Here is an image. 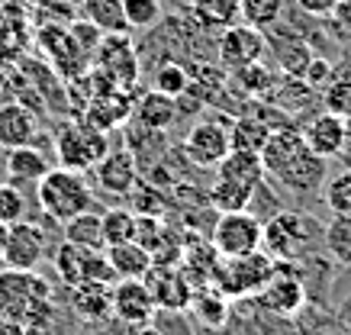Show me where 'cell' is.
I'll list each match as a JSON object with an SVG mask.
<instances>
[{"label":"cell","instance_id":"f6af8a7d","mask_svg":"<svg viewBox=\"0 0 351 335\" xmlns=\"http://www.w3.org/2000/svg\"><path fill=\"white\" fill-rule=\"evenodd\" d=\"M126 335H161V329L155 323H142V325H129Z\"/></svg>","mask_w":351,"mask_h":335},{"label":"cell","instance_id":"c3c4849f","mask_svg":"<svg viewBox=\"0 0 351 335\" xmlns=\"http://www.w3.org/2000/svg\"><path fill=\"white\" fill-rule=\"evenodd\" d=\"M274 335H290V332H274Z\"/></svg>","mask_w":351,"mask_h":335},{"label":"cell","instance_id":"ba28073f","mask_svg":"<svg viewBox=\"0 0 351 335\" xmlns=\"http://www.w3.org/2000/svg\"><path fill=\"white\" fill-rule=\"evenodd\" d=\"M184 155L197 168H216L229 155V123L223 119H197L184 136Z\"/></svg>","mask_w":351,"mask_h":335},{"label":"cell","instance_id":"e0dca14e","mask_svg":"<svg viewBox=\"0 0 351 335\" xmlns=\"http://www.w3.org/2000/svg\"><path fill=\"white\" fill-rule=\"evenodd\" d=\"M36 136H39V119L23 103H3L0 107V149L32 145Z\"/></svg>","mask_w":351,"mask_h":335},{"label":"cell","instance_id":"8fae6325","mask_svg":"<svg viewBox=\"0 0 351 335\" xmlns=\"http://www.w3.org/2000/svg\"><path fill=\"white\" fill-rule=\"evenodd\" d=\"M265 36H261V29H255V26H229V29H223L219 33V65L226 68V71H242V68L255 65V62H261L265 58Z\"/></svg>","mask_w":351,"mask_h":335},{"label":"cell","instance_id":"83f0119b","mask_svg":"<svg viewBox=\"0 0 351 335\" xmlns=\"http://www.w3.org/2000/svg\"><path fill=\"white\" fill-rule=\"evenodd\" d=\"M81 20L97 26L100 33H129L123 0H81Z\"/></svg>","mask_w":351,"mask_h":335},{"label":"cell","instance_id":"74e56055","mask_svg":"<svg viewBox=\"0 0 351 335\" xmlns=\"http://www.w3.org/2000/svg\"><path fill=\"white\" fill-rule=\"evenodd\" d=\"M119 277L113 264H110L107 251H87L84 255V277L81 284H97V287H113Z\"/></svg>","mask_w":351,"mask_h":335},{"label":"cell","instance_id":"4fadbf2b","mask_svg":"<svg viewBox=\"0 0 351 335\" xmlns=\"http://www.w3.org/2000/svg\"><path fill=\"white\" fill-rule=\"evenodd\" d=\"M90 171H94L97 187L110 197H129L138 187V162L129 149L107 151Z\"/></svg>","mask_w":351,"mask_h":335},{"label":"cell","instance_id":"d6a6232c","mask_svg":"<svg viewBox=\"0 0 351 335\" xmlns=\"http://www.w3.org/2000/svg\"><path fill=\"white\" fill-rule=\"evenodd\" d=\"M100 223H104V242L107 245H119V242H132L136 238V223L138 216L132 210H107V213H100Z\"/></svg>","mask_w":351,"mask_h":335},{"label":"cell","instance_id":"9a60e30c","mask_svg":"<svg viewBox=\"0 0 351 335\" xmlns=\"http://www.w3.org/2000/svg\"><path fill=\"white\" fill-rule=\"evenodd\" d=\"M300 136H303V142H306V149L313 151V155L335 158V155H341L345 145H348V119L322 110L319 116H313L306 126L300 129Z\"/></svg>","mask_w":351,"mask_h":335},{"label":"cell","instance_id":"f1b7e54d","mask_svg":"<svg viewBox=\"0 0 351 335\" xmlns=\"http://www.w3.org/2000/svg\"><path fill=\"white\" fill-rule=\"evenodd\" d=\"M271 139V126L258 116H239L229 123V149L261 155L265 142Z\"/></svg>","mask_w":351,"mask_h":335},{"label":"cell","instance_id":"ee69618b","mask_svg":"<svg viewBox=\"0 0 351 335\" xmlns=\"http://www.w3.org/2000/svg\"><path fill=\"white\" fill-rule=\"evenodd\" d=\"M332 20L339 23L341 29L351 33V0H335V10H332Z\"/></svg>","mask_w":351,"mask_h":335},{"label":"cell","instance_id":"d4e9b609","mask_svg":"<svg viewBox=\"0 0 351 335\" xmlns=\"http://www.w3.org/2000/svg\"><path fill=\"white\" fill-rule=\"evenodd\" d=\"M216 177H229V181H239V184L261 187L265 184V177H267V171H265V164H261V155L229 149V155L216 164Z\"/></svg>","mask_w":351,"mask_h":335},{"label":"cell","instance_id":"5b68a950","mask_svg":"<svg viewBox=\"0 0 351 335\" xmlns=\"http://www.w3.org/2000/svg\"><path fill=\"white\" fill-rule=\"evenodd\" d=\"M258 303V310H265L271 316H300V310H306V284L300 277L297 261H277L274 277L252 297Z\"/></svg>","mask_w":351,"mask_h":335},{"label":"cell","instance_id":"7402d4cb","mask_svg":"<svg viewBox=\"0 0 351 335\" xmlns=\"http://www.w3.org/2000/svg\"><path fill=\"white\" fill-rule=\"evenodd\" d=\"M107 258L110 264H113V271H117L119 281H126V277H145L152 271V255L145 245H138L136 238L132 242H119V245H107Z\"/></svg>","mask_w":351,"mask_h":335},{"label":"cell","instance_id":"bcb514c9","mask_svg":"<svg viewBox=\"0 0 351 335\" xmlns=\"http://www.w3.org/2000/svg\"><path fill=\"white\" fill-rule=\"evenodd\" d=\"M7 232H10V226H3V223H0V258H3V245H7Z\"/></svg>","mask_w":351,"mask_h":335},{"label":"cell","instance_id":"7a4b0ae2","mask_svg":"<svg viewBox=\"0 0 351 335\" xmlns=\"http://www.w3.org/2000/svg\"><path fill=\"white\" fill-rule=\"evenodd\" d=\"M36 200L45 216L55 223H68L71 216L97 206V197L84 181V174L71 168H49V174L36 184Z\"/></svg>","mask_w":351,"mask_h":335},{"label":"cell","instance_id":"ac0fdd59","mask_svg":"<svg viewBox=\"0 0 351 335\" xmlns=\"http://www.w3.org/2000/svg\"><path fill=\"white\" fill-rule=\"evenodd\" d=\"M132 119H136L142 129L149 132H165L178 123V103L174 97H165L158 90H149L132 103Z\"/></svg>","mask_w":351,"mask_h":335},{"label":"cell","instance_id":"b9f144b4","mask_svg":"<svg viewBox=\"0 0 351 335\" xmlns=\"http://www.w3.org/2000/svg\"><path fill=\"white\" fill-rule=\"evenodd\" d=\"M297 7L309 16H332L335 10V0H297Z\"/></svg>","mask_w":351,"mask_h":335},{"label":"cell","instance_id":"836d02e7","mask_svg":"<svg viewBox=\"0 0 351 335\" xmlns=\"http://www.w3.org/2000/svg\"><path fill=\"white\" fill-rule=\"evenodd\" d=\"M187 87H191V75H187V68L178 65V62H165V65L155 68V75H152V90H158L165 97H181L187 94Z\"/></svg>","mask_w":351,"mask_h":335},{"label":"cell","instance_id":"44dd1931","mask_svg":"<svg viewBox=\"0 0 351 335\" xmlns=\"http://www.w3.org/2000/svg\"><path fill=\"white\" fill-rule=\"evenodd\" d=\"M49 158L45 151H39L36 145H20V149H7V158H3V171L10 177L13 184H39L45 174H49Z\"/></svg>","mask_w":351,"mask_h":335},{"label":"cell","instance_id":"4dcf8cb0","mask_svg":"<svg viewBox=\"0 0 351 335\" xmlns=\"http://www.w3.org/2000/svg\"><path fill=\"white\" fill-rule=\"evenodd\" d=\"M193 313L200 316V323L203 325H210V329H223L226 323H229V297H226L219 287H210L206 293H197L193 290Z\"/></svg>","mask_w":351,"mask_h":335},{"label":"cell","instance_id":"1f68e13d","mask_svg":"<svg viewBox=\"0 0 351 335\" xmlns=\"http://www.w3.org/2000/svg\"><path fill=\"white\" fill-rule=\"evenodd\" d=\"M284 16V0H239V20L255 29H271Z\"/></svg>","mask_w":351,"mask_h":335},{"label":"cell","instance_id":"6da1fadb","mask_svg":"<svg viewBox=\"0 0 351 335\" xmlns=\"http://www.w3.org/2000/svg\"><path fill=\"white\" fill-rule=\"evenodd\" d=\"M49 303H52V287L43 274L20 268L0 271V319L29 325L36 319H45Z\"/></svg>","mask_w":351,"mask_h":335},{"label":"cell","instance_id":"7dc6e473","mask_svg":"<svg viewBox=\"0 0 351 335\" xmlns=\"http://www.w3.org/2000/svg\"><path fill=\"white\" fill-rule=\"evenodd\" d=\"M219 335H245V332H239V329H226V325H223V329H219Z\"/></svg>","mask_w":351,"mask_h":335},{"label":"cell","instance_id":"3957f363","mask_svg":"<svg viewBox=\"0 0 351 335\" xmlns=\"http://www.w3.org/2000/svg\"><path fill=\"white\" fill-rule=\"evenodd\" d=\"M277 271V261L265 249L239 255V258H223L219 274H216V287L229 297V300H248L265 287Z\"/></svg>","mask_w":351,"mask_h":335},{"label":"cell","instance_id":"60d3db41","mask_svg":"<svg viewBox=\"0 0 351 335\" xmlns=\"http://www.w3.org/2000/svg\"><path fill=\"white\" fill-rule=\"evenodd\" d=\"M232 77H235V84L242 87V90H248L252 97H255V94H267V90L274 87V75H271V71H267L261 62L242 68V71H235Z\"/></svg>","mask_w":351,"mask_h":335},{"label":"cell","instance_id":"ffe728a7","mask_svg":"<svg viewBox=\"0 0 351 335\" xmlns=\"http://www.w3.org/2000/svg\"><path fill=\"white\" fill-rule=\"evenodd\" d=\"M129 116H132V100H129L119 87L117 90H107V94H97L94 103H90L84 113L87 123L97 126L100 132L117 129V126H123Z\"/></svg>","mask_w":351,"mask_h":335},{"label":"cell","instance_id":"d6986e66","mask_svg":"<svg viewBox=\"0 0 351 335\" xmlns=\"http://www.w3.org/2000/svg\"><path fill=\"white\" fill-rule=\"evenodd\" d=\"M303 149H306V142H303L300 129H293V126L271 129V139H267L265 149H261V164H265V171L274 177V174L280 171V168H287Z\"/></svg>","mask_w":351,"mask_h":335},{"label":"cell","instance_id":"277c9868","mask_svg":"<svg viewBox=\"0 0 351 335\" xmlns=\"http://www.w3.org/2000/svg\"><path fill=\"white\" fill-rule=\"evenodd\" d=\"M55 151H58L62 168H71V171H90V168H94V164L110 151L107 132H100L97 126H90L87 119L68 123V126L58 129V136H55Z\"/></svg>","mask_w":351,"mask_h":335},{"label":"cell","instance_id":"8d00e7d4","mask_svg":"<svg viewBox=\"0 0 351 335\" xmlns=\"http://www.w3.org/2000/svg\"><path fill=\"white\" fill-rule=\"evenodd\" d=\"M322 197H326V206L332 213H351V168L326 177Z\"/></svg>","mask_w":351,"mask_h":335},{"label":"cell","instance_id":"30bf717a","mask_svg":"<svg viewBox=\"0 0 351 335\" xmlns=\"http://www.w3.org/2000/svg\"><path fill=\"white\" fill-rule=\"evenodd\" d=\"M110 306H113V316L126 325L152 323L155 313H158V303L152 297L145 277H126V281L113 284V290H110Z\"/></svg>","mask_w":351,"mask_h":335},{"label":"cell","instance_id":"52a82bcc","mask_svg":"<svg viewBox=\"0 0 351 335\" xmlns=\"http://www.w3.org/2000/svg\"><path fill=\"white\" fill-rule=\"evenodd\" d=\"M261 229L265 223L252 213V210H242V213H219L213 226V249L219 258H239V255H248V251L261 249Z\"/></svg>","mask_w":351,"mask_h":335},{"label":"cell","instance_id":"f546056e","mask_svg":"<svg viewBox=\"0 0 351 335\" xmlns=\"http://www.w3.org/2000/svg\"><path fill=\"white\" fill-rule=\"evenodd\" d=\"M322 245L329 251V261L351 264V213H332L322 229Z\"/></svg>","mask_w":351,"mask_h":335},{"label":"cell","instance_id":"9c48e42d","mask_svg":"<svg viewBox=\"0 0 351 335\" xmlns=\"http://www.w3.org/2000/svg\"><path fill=\"white\" fill-rule=\"evenodd\" d=\"M94 52H97L94 55V68L97 71H104L119 90H126V87L136 84L138 58H136L132 42H129V33H107Z\"/></svg>","mask_w":351,"mask_h":335},{"label":"cell","instance_id":"2e32d148","mask_svg":"<svg viewBox=\"0 0 351 335\" xmlns=\"http://www.w3.org/2000/svg\"><path fill=\"white\" fill-rule=\"evenodd\" d=\"M274 177H277V184L293 190V194H316L326 184V177H329V158H319V155H313L309 149H303Z\"/></svg>","mask_w":351,"mask_h":335},{"label":"cell","instance_id":"7c38bea8","mask_svg":"<svg viewBox=\"0 0 351 335\" xmlns=\"http://www.w3.org/2000/svg\"><path fill=\"white\" fill-rule=\"evenodd\" d=\"M145 284H149L158 310H178V313L191 310L193 284L187 281L181 264H152V271L145 274Z\"/></svg>","mask_w":351,"mask_h":335},{"label":"cell","instance_id":"f35d334b","mask_svg":"<svg viewBox=\"0 0 351 335\" xmlns=\"http://www.w3.org/2000/svg\"><path fill=\"white\" fill-rule=\"evenodd\" d=\"M129 29H149L161 20V0H123Z\"/></svg>","mask_w":351,"mask_h":335},{"label":"cell","instance_id":"8992f818","mask_svg":"<svg viewBox=\"0 0 351 335\" xmlns=\"http://www.w3.org/2000/svg\"><path fill=\"white\" fill-rule=\"evenodd\" d=\"M309 229H316V223L303 213L293 210L274 213L261 229V249L274 261H300L309 245Z\"/></svg>","mask_w":351,"mask_h":335},{"label":"cell","instance_id":"484cf974","mask_svg":"<svg viewBox=\"0 0 351 335\" xmlns=\"http://www.w3.org/2000/svg\"><path fill=\"white\" fill-rule=\"evenodd\" d=\"M255 197L258 187L239 184V181H229V177H216V184L210 187L206 200L213 203L216 213H242V210H252Z\"/></svg>","mask_w":351,"mask_h":335},{"label":"cell","instance_id":"ab89813d","mask_svg":"<svg viewBox=\"0 0 351 335\" xmlns=\"http://www.w3.org/2000/svg\"><path fill=\"white\" fill-rule=\"evenodd\" d=\"M26 219V197L16 184H0V223L13 226Z\"/></svg>","mask_w":351,"mask_h":335},{"label":"cell","instance_id":"4316f807","mask_svg":"<svg viewBox=\"0 0 351 335\" xmlns=\"http://www.w3.org/2000/svg\"><path fill=\"white\" fill-rule=\"evenodd\" d=\"M110 290H113V287L77 284L75 297H71V310H75L77 319H84V323H100V319L113 316V306H110Z\"/></svg>","mask_w":351,"mask_h":335},{"label":"cell","instance_id":"603a6c76","mask_svg":"<svg viewBox=\"0 0 351 335\" xmlns=\"http://www.w3.org/2000/svg\"><path fill=\"white\" fill-rule=\"evenodd\" d=\"M191 16L203 33H223L239 23V0H193Z\"/></svg>","mask_w":351,"mask_h":335},{"label":"cell","instance_id":"cb8c5ba5","mask_svg":"<svg viewBox=\"0 0 351 335\" xmlns=\"http://www.w3.org/2000/svg\"><path fill=\"white\" fill-rule=\"evenodd\" d=\"M62 236L64 242H71L84 251H104L107 242H104V223H100V213L97 210H87V213H77L68 223H62Z\"/></svg>","mask_w":351,"mask_h":335},{"label":"cell","instance_id":"e575fe53","mask_svg":"<svg viewBox=\"0 0 351 335\" xmlns=\"http://www.w3.org/2000/svg\"><path fill=\"white\" fill-rule=\"evenodd\" d=\"M84 249H77L71 242H62L58 251H55V274L62 277L68 287H77L81 277H84Z\"/></svg>","mask_w":351,"mask_h":335},{"label":"cell","instance_id":"5bb4252c","mask_svg":"<svg viewBox=\"0 0 351 335\" xmlns=\"http://www.w3.org/2000/svg\"><path fill=\"white\" fill-rule=\"evenodd\" d=\"M45 258V232L36 223H13L7 232V245H3V264L20 271H36L39 261Z\"/></svg>","mask_w":351,"mask_h":335},{"label":"cell","instance_id":"d590c367","mask_svg":"<svg viewBox=\"0 0 351 335\" xmlns=\"http://www.w3.org/2000/svg\"><path fill=\"white\" fill-rule=\"evenodd\" d=\"M322 107L341 119H351V75L332 77L329 84L322 87Z\"/></svg>","mask_w":351,"mask_h":335},{"label":"cell","instance_id":"7bdbcfd3","mask_svg":"<svg viewBox=\"0 0 351 335\" xmlns=\"http://www.w3.org/2000/svg\"><path fill=\"white\" fill-rule=\"evenodd\" d=\"M332 77H329V62H309L306 68V84H316V87H326Z\"/></svg>","mask_w":351,"mask_h":335}]
</instances>
